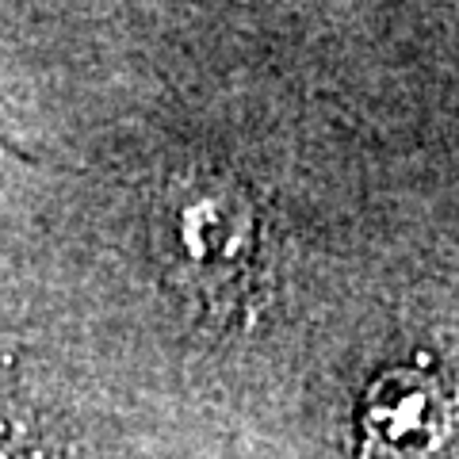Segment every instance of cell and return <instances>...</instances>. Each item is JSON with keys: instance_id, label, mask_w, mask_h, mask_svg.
I'll use <instances>...</instances> for the list:
<instances>
[{"instance_id": "obj_1", "label": "cell", "mask_w": 459, "mask_h": 459, "mask_svg": "<svg viewBox=\"0 0 459 459\" xmlns=\"http://www.w3.org/2000/svg\"><path fill=\"white\" fill-rule=\"evenodd\" d=\"M157 256L184 291L234 303L253 287L256 219L246 195L211 177H177L157 204Z\"/></svg>"}, {"instance_id": "obj_2", "label": "cell", "mask_w": 459, "mask_h": 459, "mask_svg": "<svg viewBox=\"0 0 459 459\" xmlns=\"http://www.w3.org/2000/svg\"><path fill=\"white\" fill-rule=\"evenodd\" d=\"M360 459H459V383L429 368H391L360 406Z\"/></svg>"}, {"instance_id": "obj_3", "label": "cell", "mask_w": 459, "mask_h": 459, "mask_svg": "<svg viewBox=\"0 0 459 459\" xmlns=\"http://www.w3.org/2000/svg\"><path fill=\"white\" fill-rule=\"evenodd\" d=\"M0 459H62L27 421L0 410Z\"/></svg>"}]
</instances>
